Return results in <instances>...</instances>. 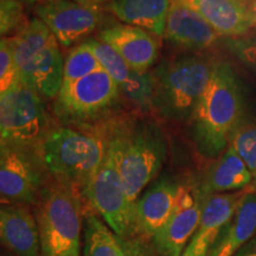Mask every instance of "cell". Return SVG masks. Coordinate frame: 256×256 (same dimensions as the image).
I'll use <instances>...</instances> for the list:
<instances>
[{
	"label": "cell",
	"mask_w": 256,
	"mask_h": 256,
	"mask_svg": "<svg viewBox=\"0 0 256 256\" xmlns=\"http://www.w3.org/2000/svg\"><path fill=\"white\" fill-rule=\"evenodd\" d=\"M120 98L119 84L104 70L62 84L54 113L66 126L88 127L110 114Z\"/></svg>",
	"instance_id": "52a82bcc"
},
{
	"label": "cell",
	"mask_w": 256,
	"mask_h": 256,
	"mask_svg": "<svg viewBox=\"0 0 256 256\" xmlns=\"http://www.w3.org/2000/svg\"><path fill=\"white\" fill-rule=\"evenodd\" d=\"M104 138V160L82 191V196L115 235L130 238L134 234V206L126 196L118 168L115 147L106 134Z\"/></svg>",
	"instance_id": "ba28073f"
},
{
	"label": "cell",
	"mask_w": 256,
	"mask_h": 256,
	"mask_svg": "<svg viewBox=\"0 0 256 256\" xmlns=\"http://www.w3.org/2000/svg\"><path fill=\"white\" fill-rule=\"evenodd\" d=\"M246 192H254V194H256V176L254 178H252V184L249 185V186L246 188L244 190Z\"/></svg>",
	"instance_id": "836d02e7"
},
{
	"label": "cell",
	"mask_w": 256,
	"mask_h": 256,
	"mask_svg": "<svg viewBox=\"0 0 256 256\" xmlns=\"http://www.w3.org/2000/svg\"><path fill=\"white\" fill-rule=\"evenodd\" d=\"M113 142L126 196L134 206L164 166L168 139L160 124L150 118H130L107 124L102 130Z\"/></svg>",
	"instance_id": "7a4b0ae2"
},
{
	"label": "cell",
	"mask_w": 256,
	"mask_h": 256,
	"mask_svg": "<svg viewBox=\"0 0 256 256\" xmlns=\"http://www.w3.org/2000/svg\"><path fill=\"white\" fill-rule=\"evenodd\" d=\"M249 14H250V28L256 30V0L249 5Z\"/></svg>",
	"instance_id": "1f68e13d"
},
{
	"label": "cell",
	"mask_w": 256,
	"mask_h": 256,
	"mask_svg": "<svg viewBox=\"0 0 256 256\" xmlns=\"http://www.w3.org/2000/svg\"><path fill=\"white\" fill-rule=\"evenodd\" d=\"M34 11L63 48L82 43L101 28L106 18L102 6L83 5L72 0H40L34 5Z\"/></svg>",
	"instance_id": "8fae6325"
},
{
	"label": "cell",
	"mask_w": 256,
	"mask_h": 256,
	"mask_svg": "<svg viewBox=\"0 0 256 256\" xmlns=\"http://www.w3.org/2000/svg\"><path fill=\"white\" fill-rule=\"evenodd\" d=\"M101 70L100 64L84 42L72 48L64 60L63 84L74 83Z\"/></svg>",
	"instance_id": "d4e9b609"
},
{
	"label": "cell",
	"mask_w": 256,
	"mask_h": 256,
	"mask_svg": "<svg viewBox=\"0 0 256 256\" xmlns=\"http://www.w3.org/2000/svg\"><path fill=\"white\" fill-rule=\"evenodd\" d=\"M82 256H124L116 235L98 214H84Z\"/></svg>",
	"instance_id": "7402d4cb"
},
{
	"label": "cell",
	"mask_w": 256,
	"mask_h": 256,
	"mask_svg": "<svg viewBox=\"0 0 256 256\" xmlns=\"http://www.w3.org/2000/svg\"><path fill=\"white\" fill-rule=\"evenodd\" d=\"M98 38L113 46L130 70L139 72H150L162 49L159 36L127 24H114L101 28Z\"/></svg>",
	"instance_id": "5bb4252c"
},
{
	"label": "cell",
	"mask_w": 256,
	"mask_h": 256,
	"mask_svg": "<svg viewBox=\"0 0 256 256\" xmlns=\"http://www.w3.org/2000/svg\"><path fill=\"white\" fill-rule=\"evenodd\" d=\"M84 42L100 64L101 69L104 70L118 84L121 86L130 78V68L120 54L98 38H87Z\"/></svg>",
	"instance_id": "cb8c5ba5"
},
{
	"label": "cell",
	"mask_w": 256,
	"mask_h": 256,
	"mask_svg": "<svg viewBox=\"0 0 256 256\" xmlns=\"http://www.w3.org/2000/svg\"><path fill=\"white\" fill-rule=\"evenodd\" d=\"M0 256H4V255H0Z\"/></svg>",
	"instance_id": "8d00e7d4"
},
{
	"label": "cell",
	"mask_w": 256,
	"mask_h": 256,
	"mask_svg": "<svg viewBox=\"0 0 256 256\" xmlns=\"http://www.w3.org/2000/svg\"><path fill=\"white\" fill-rule=\"evenodd\" d=\"M256 236V194L246 192L240 198L232 220L220 230L208 256H235Z\"/></svg>",
	"instance_id": "ac0fdd59"
},
{
	"label": "cell",
	"mask_w": 256,
	"mask_h": 256,
	"mask_svg": "<svg viewBox=\"0 0 256 256\" xmlns=\"http://www.w3.org/2000/svg\"><path fill=\"white\" fill-rule=\"evenodd\" d=\"M72 2H78V4H83V5H96V6H101L102 4H107L110 0H72Z\"/></svg>",
	"instance_id": "d6a6232c"
},
{
	"label": "cell",
	"mask_w": 256,
	"mask_h": 256,
	"mask_svg": "<svg viewBox=\"0 0 256 256\" xmlns=\"http://www.w3.org/2000/svg\"><path fill=\"white\" fill-rule=\"evenodd\" d=\"M180 184L177 179L164 177L142 192L134 206L133 236L152 241L164 228L177 206Z\"/></svg>",
	"instance_id": "4fadbf2b"
},
{
	"label": "cell",
	"mask_w": 256,
	"mask_h": 256,
	"mask_svg": "<svg viewBox=\"0 0 256 256\" xmlns=\"http://www.w3.org/2000/svg\"><path fill=\"white\" fill-rule=\"evenodd\" d=\"M19 2H23L24 5H36L40 0H19Z\"/></svg>",
	"instance_id": "e575fe53"
},
{
	"label": "cell",
	"mask_w": 256,
	"mask_h": 256,
	"mask_svg": "<svg viewBox=\"0 0 256 256\" xmlns=\"http://www.w3.org/2000/svg\"><path fill=\"white\" fill-rule=\"evenodd\" d=\"M209 249L210 246L208 244V242L194 234V236L180 256H208Z\"/></svg>",
	"instance_id": "f546056e"
},
{
	"label": "cell",
	"mask_w": 256,
	"mask_h": 256,
	"mask_svg": "<svg viewBox=\"0 0 256 256\" xmlns=\"http://www.w3.org/2000/svg\"><path fill=\"white\" fill-rule=\"evenodd\" d=\"M235 256H256V238L246 244Z\"/></svg>",
	"instance_id": "4dcf8cb0"
},
{
	"label": "cell",
	"mask_w": 256,
	"mask_h": 256,
	"mask_svg": "<svg viewBox=\"0 0 256 256\" xmlns=\"http://www.w3.org/2000/svg\"><path fill=\"white\" fill-rule=\"evenodd\" d=\"M229 145L235 150L252 177L256 176V122L240 124L230 138Z\"/></svg>",
	"instance_id": "484cf974"
},
{
	"label": "cell",
	"mask_w": 256,
	"mask_h": 256,
	"mask_svg": "<svg viewBox=\"0 0 256 256\" xmlns=\"http://www.w3.org/2000/svg\"><path fill=\"white\" fill-rule=\"evenodd\" d=\"M124 256H127V255H126V254H124Z\"/></svg>",
	"instance_id": "d590c367"
},
{
	"label": "cell",
	"mask_w": 256,
	"mask_h": 256,
	"mask_svg": "<svg viewBox=\"0 0 256 256\" xmlns=\"http://www.w3.org/2000/svg\"><path fill=\"white\" fill-rule=\"evenodd\" d=\"M52 127L43 98L22 83L0 96V142L37 147Z\"/></svg>",
	"instance_id": "30bf717a"
},
{
	"label": "cell",
	"mask_w": 256,
	"mask_h": 256,
	"mask_svg": "<svg viewBox=\"0 0 256 256\" xmlns=\"http://www.w3.org/2000/svg\"><path fill=\"white\" fill-rule=\"evenodd\" d=\"M171 2L172 0H110L104 8L122 24L164 37Z\"/></svg>",
	"instance_id": "d6986e66"
},
{
	"label": "cell",
	"mask_w": 256,
	"mask_h": 256,
	"mask_svg": "<svg viewBox=\"0 0 256 256\" xmlns=\"http://www.w3.org/2000/svg\"><path fill=\"white\" fill-rule=\"evenodd\" d=\"M243 114L238 78L226 62L214 63L206 90L188 121V134L200 154L218 158L229 145Z\"/></svg>",
	"instance_id": "6da1fadb"
},
{
	"label": "cell",
	"mask_w": 256,
	"mask_h": 256,
	"mask_svg": "<svg viewBox=\"0 0 256 256\" xmlns=\"http://www.w3.org/2000/svg\"><path fill=\"white\" fill-rule=\"evenodd\" d=\"M40 256H82L83 196L72 185L49 179L34 206Z\"/></svg>",
	"instance_id": "3957f363"
},
{
	"label": "cell",
	"mask_w": 256,
	"mask_h": 256,
	"mask_svg": "<svg viewBox=\"0 0 256 256\" xmlns=\"http://www.w3.org/2000/svg\"><path fill=\"white\" fill-rule=\"evenodd\" d=\"M0 246L17 256H40L37 220L30 206L0 203Z\"/></svg>",
	"instance_id": "2e32d148"
},
{
	"label": "cell",
	"mask_w": 256,
	"mask_h": 256,
	"mask_svg": "<svg viewBox=\"0 0 256 256\" xmlns=\"http://www.w3.org/2000/svg\"><path fill=\"white\" fill-rule=\"evenodd\" d=\"M243 194L244 190L204 196L200 222L196 235L206 241L210 247L215 242L220 230L232 220Z\"/></svg>",
	"instance_id": "44dd1931"
},
{
	"label": "cell",
	"mask_w": 256,
	"mask_h": 256,
	"mask_svg": "<svg viewBox=\"0 0 256 256\" xmlns=\"http://www.w3.org/2000/svg\"><path fill=\"white\" fill-rule=\"evenodd\" d=\"M204 194L200 183L194 180L180 184L177 206L168 223L152 238L160 256H180L196 234L200 222Z\"/></svg>",
	"instance_id": "7c38bea8"
},
{
	"label": "cell",
	"mask_w": 256,
	"mask_h": 256,
	"mask_svg": "<svg viewBox=\"0 0 256 256\" xmlns=\"http://www.w3.org/2000/svg\"><path fill=\"white\" fill-rule=\"evenodd\" d=\"M37 148L49 177L82 194L104 160L106 138L104 132L54 126Z\"/></svg>",
	"instance_id": "277c9868"
},
{
	"label": "cell",
	"mask_w": 256,
	"mask_h": 256,
	"mask_svg": "<svg viewBox=\"0 0 256 256\" xmlns=\"http://www.w3.org/2000/svg\"><path fill=\"white\" fill-rule=\"evenodd\" d=\"M19 75L14 57L12 37L0 38V96L18 86Z\"/></svg>",
	"instance_id": "4316f807"
},
{
	"label": "cell",
	"mask_w": 256,
	"mask_h": 256,
	"mask_svg": "<svg viewBox=\"0 0 256 256\" xmlns=\"http://www.w3.org/2000/svg\"><path fill=\"white\" fill-rule=\"evenodd\" d=\"M200 16L220 37L234 38L252 30L249 5L246 0H177Z\"/></svg>",
	"instance_id": "e0dca14e"
},
{
	"label": "cell",
	"mask_w": 256,
	"mask_h": 256,
	"mask_svg": "<svg viewBox=\"0 0 256 256\" xmlns=\"http://www.w3.org/2000/svg\"><path fill=\"white\" fill-rule=\"evenodd\" d=\"M49 179L37 147L0 142V203L34 206Z\"/></svg>",
	"instance_id": "9c48e42d"
},
{
	"label": "cell",
	"mask_w": 256,
	"mask_h": 256,
	"mask_svg": "<svg viewBox=\"0 0 256 256\" xmlns=\"http://www.w3.org/2000/svg\"><path fill=\"white\" fill-rule=\"evenodd\" d=\"M252 174L244 162L232 146L228 145L208 170L200 182L204 196L246 190L252 182Z\"/></svg>",
	"instance_id": "ffe728a7"
},
{
	"label": "cell",
	"mask_w": 256,
	"mask_h": 256,
	"mask_svg": "<svg viewBox=\"0 0 256 256\" xmlns=\"http://www.w3.org/2000/svg\"><path fill=\"white\" fill-rule=\"evenodd\" d=\"M224 44L238 62L256 72V32H248L241 37L228 38Z\"/></svg>",
	"instance_id": "f1b7e54d"
},
{
	"label": "cell",
	"mask_w": 256,
	"mask_h": 256,
	"mask_svg": "<svg viewBox=\"0 0 256 256\" xmlns=\"http://www.w3.org/2000/svg\"><path fill=\"white\" fill-rule=\"evenodd\" d=\"M24 6L19 0H0V38L24 26L26 23Z\"/></svg>",
	"instance_id": "83f0119b"
},
{
	"label": "cell",
	"mask_w": 256,
	"mask_h": 256,
	"mask_svg": "<svg viewBox=\"0 0 256 256\" xmlns=\"http://www.w3.org/2000/svg\"><path fill=\"white\" fill-rule=\"evenodd\" d=\"M214 63L204 56L183 55L156 66L152 70L153 110L172 122H188L210 81Z\"/></svg>",
	"instance_id": "5b68a950"
},
{
	"label": "cell",
	"mask_w": 256,
	"mask_h": 256,
	"mask_svg": "<svg viewBox=\"0 0 256 256\" xmlns=\"http://www.w3.org/2000/svg\"><path fill=\"white\" fill-rule=\"evenodd\" d=\"M164 37L179 49L204 51L216 46L220 40L200 16L192 10L172 0L170 6Z\"/></svg>",
	"instance_id": "9a60e30c"
},
{
	"label": "cell",
	"mask_w": 256,
	"mask_h": 256,
	"mask_svg": "<svg viewBox=\"0 0 256 256\" xmlns=\"http://www.w3.org/2000/svg\"><path fill=\"white\" fill-rule=\"evenodd\" d=\"M120 98L140 112L153 110L154 78L152 70L139 72L130 70V78L119 86Z\"/></svg>",
	"instance_id": "603a6c76"
},
{
	"label": "cell",
	"mask_w": 256,
	"mask_h": 256,
	"mask_svg": "<svg viewBox=\"0 0 256 256\" xmlns=\"http://www.w3.org/2000/svg\"><path fill=\"white\" fill-rule=\"evenodd\" d=\"M12 40L22 84L43 100L56 98L63 84L64 60L52 32L34 17L28 20Z\"/></svg>",
	"instance_id": "8992f818"
}]
</instances>
